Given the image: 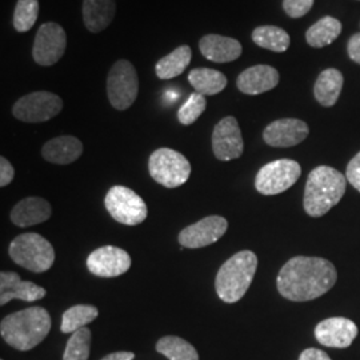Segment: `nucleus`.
Instances as JSON below:
<instances>
[{"label": "nucleus", "instance_id": "obj_8", "mask_svg": "<svg viewBox=\"0 0 360 360\" xmlns=\"http://www.w3.org/2000/svg\"><path fill=\"white\" fill-rule=\"evenodd\" d=\"M104 206L112 219L124 226H138L148 214L142 198L124 186H114L105 195Z\"/></svg>", "mask_w": 360, "mask_h": 360}, {"label": "nucleus", "instance_id": "obj_3", "mask_svg": "<svg viewBox=\"0 0 360 360\" xmlns=\"http://www.w3.org/2000/svg\"><path fill=\"white\" fill-rule=\"evenodd\" d=\"M347 188V178L338 169L319 166L309 172L303 206L312 218H321L336 206Z\"/></svg>", "mask_w": 360, "mask_h": 360}, {"label": "nucleus", "instance_id": "obj_19", "mask_svg": "<svg viewBox=\"0 0 360 360\" xmlns=\"http://www.w3.org/2000/svg\"><path fill=\"white\" fill-rule=\"evenodd\" d=\"M199 50L207 60L224 65L239 59L243 47L236 39L219 34H207L199 40Z\"/></svg>", "mask_w": 360, "mask_h": 360}, {"label": "nucleus", "instance_id": "obj_23", "mask_svg": "<svg viewBox=\"0 0 360 360\" xmlns=\"http://www.w3.org/2000/svg\"><path fill=\"white\" fill-rule=\"evenodd\" d=\"M345 84L343 74L336 68H327L314 84V95L323 107H333L338 102Z\"/></svg>", "mask_w": 360, "mask_h": 360}, {"label": "nucleus", "instance_id": "obj_33", "mask_svg": "<svg viewBox=\"0 0 360 360\" xmlns=\"http://www.w3.org/2000/svg\"><path fill=\"white\" fill-rule=\"evenodd\" d=\"M312 6L314 0H283L284 13L292 19H299L307 15Z\"/></svg>", "mask_w": 360, "mask_h": 360}, {"label": "nucleus", "instance_id": "obj_6", "mask_svg": "<svg viewBox=\"0 0 360 360\" xmlns=\"http://www.w3.org/2000/svg\"><path fill=\"white\" fill-rule=\"evenodd\" d=\"M148 171L151 178L166 188L183 186L191 175L188 159L178 151L162 147L155 150L148 159Z\"/></svg>", "mask_w": 360, "mask_h": 360}, {"label": "nucleus", "instance_id": "obj_31", "mask_svg": "<svg viewBox=\"0 0 360 360\" xmlns=\"http://www.w3.org/2000/svg\"><path fill=\"white\" fill-rule=\"evenodd\" d=\"M91 331L83 327L71 335L65 346L63 360H89L90 358Z\"/></svg>", "mask_w": 360, "mask_h": 360}, {"label": "nucleus", "instance_id": "obj_1", "mask_svg": "<svg viewBox=\"0 0 360 360\" xmlns=\"http://www.w3.org/2000/svg\"><path fill=\"white\" fill-rule=\"evenodd\" d=\"M334 264L323 257H295L279 271L276 287L291 302H309L328 292L336 283Z\"/></svg>", "mask_w": 360, "mask_h": 360}, {"label": "nucleus", "instance_id": "obj_16", "mask_svg": "<svg viewBox=\"0 0 360 360\" xmlns=\"http://www.w3.org/2000/svg\"><path fill=\"white\" fill-rule=\"evenodd\" d=\"M358 333V326L352 321L336 316L319 323L315 328V338L326 347L347 348L352 345Z\"/></svg>", "mask_w": 360, "mask_h": 360}, {"label": "nucleus", "instance_id": "obj_5", "mask_svg": "<svg viewBox=\"0 0 360 360\" xmlns=\"http://www.w3.org/2000/svg\"><path fill=\"white\" fill-rule=\"evenodd\" d=\"M13 262L31 272H46L55 262V250L51 243L35 232L16 236L8 247Z\"/></svg>", "mask_w": 360, "mask_h": 360}, {"label": "nucleus", "instance_id": "obj_37", "mask_svg": "<svg viewBox=\"0 0 360 360\" xmlns=\"http://www.w3.org/2000/svg\"><path fill=\"white\" fill-rule=\"evenodd\" d=\"M299 360H331V358L322 349L307 348L300 354Z\"/></svg>", "mask_w": 360, "mask_h": 360}, {"label": "nucleus", "instance_id": "obj_14", "mask_svg": "<svg viewBox=\"0 0 360 360\" xmlns=\"http://www.w3.org/2000/svg\"><path fill=\"white\" fill-rule=\"evenodd\" d=\"M87 267L95 276L116 278L129 270L131 257L127 251L119 247L104 245L91 252L87 257Z\"/></svg>", "mask_w": 360, "mask_h": 360}, {"label": "nucleus", "instance_id": "obj_29", "mask_svg": "<svg viewBox=\"0 0 360 360\" xmlns=\"http://www.w3.org/2000/svg\"><path fill=\"white\" fill-rule=\"evenodd\" d=\"M99 315V309L90 304H77L67 309L62 316L60 330L63 334H74L77 330L94 322Z\"/></svg>", "mask_w": 360, "mask_h": 360}, {"label": "nucleus", "instance_id": "obj_27", "mask_svg": "<svg viewBox=\"0 0 360 360\" xmlns=\"http://www.w3.org/2000/svg\"><path fill=\"white\" fill-rule=\"evenodd\" d=\"M252 41L272 52H285L290 49L291 38L281 27L259 26L252 31Z\"/></svg>", "mask_w": 360, "mask_h": 360}, {"label": "nucleus", "instance_id": "obj_7", "mask_svg": "<svg viewBox=\"0 0 360 360\" xmlns=\"http://www.w3.org/2000/svg\"><path fill=\"white\" fill-rule=\"evenodd\" d=\"M139 94V77L134 65L120 59L116 60L107 75V96L117 111H126L135 103Z\"/></svg>", "mask_w": 360, "mask_h": 360}, {"label": "nucleus", "instance_id": "obj_11", "mask_svg": "<svg viewBox=\"0 0 360 360\" xmlns=\"http://www.w3.org/2000/svg\"><path fill=\"white\" fill-rule=\"evenodd\" d=\"M67 50V34L63 27L47 22L39 27L32 47L34 62L41 67L56 65Z\"/></svg>", "mask_w": 360, "mask_h": 360}, {"label": "nucleus", "instance_id": "obj_9", "mask_svg": "<svg viewBox=\"0 0 360 360\" xmlns=\"http://www.w3.org/2000/svg\"><path fill=\"white\" fill-rule=\"evenodd\" d=\"M63 101L50 91H37L22 96L13 104V115L25 123H43L59 115Z\"/></svg>", "mask_w": 360, "mask_h": 360}, {"label": "nucleus", "instance_id": "obj_25", "mask_svg": "<svg viewBox=\"0 0 360 360\" xmlns=\"http://www.w3.org/2000/svg\"><path fill=\"white\" fill-rule=\"evenodd\" d=\"M188 82L193 90L205 96L218 95L227 87V77L218 70L200 67L193 68L188 74Z\"/></svg>", "mask_w": 360, "mask_h": 360}, {"label": "nucleus", "instance_id": "obj_30", "mask_svg": "<svg viewBox=\"0 0 360 360\" xmlns=\"http://www.w3.org/2000/svg\"><path fill=\"white\" fill-rule=\"evenodd\" d=\"M39 16V0H18L13 10V26L23 34L35 26Z\"/></svg>", "mask_w": 360, "mask_h": 360}, {"label": "nucleus", "instance_id": "obj_10", "mask_svg": "<svg viewBox=\"0 0 360 360\" xmlns=\"http://www.w3.org/2000/svg\"><path fill=\"white\" fill-rule=\"evenodd\" d=\"M300 175L302 167L295 160H274L259 169L255 178V188L262 195H278L291 188Z\"/></svg>", "mask_w": 360, "mask_h": 360}, {"label": "nucleus", "instance_id": "obj_18", "mask_svg": "<svg viewBox=\"0 0 360 360\" xmlns=\"http://www.w3.org/2000/svg\"><path fill=\"white\" fill-rule=\"evenodd\" d=\"M47 291L38 284L23 282L19 274L13 271L0 272V304L6 306L13 299L23 302H35L44 297Z\"/></svg>", "mask_w": 360, "mask_h": 360}, {"label": "nucleus", "instance_id": "obj_20", "mask_svg": "<svg viewBox=\"0 0 360 360\" xmlns=\"http://www.w3.org/2000/svg\"><path fill=\"white\" fill-rule=\"evenodd\" d=\"M82 154L83 143L71 135L53 138L46 143L41 148V156L44 158V160L59 166H65L77 162Z\"/></svg>", "mask_w": 360, "mask_h": 360}, {"label": "nucleus", "instance_id": "obj_15", "mask_svg": "<svg viewBox=\"0 0 360 360\" xmlns=\"http://www.w3.org/2000/svg\"><path fill=\"white\" fill-rule=\"evenodd\" d=\"M309 129L306 122L294 117L278 119L263 131V141L276 148H288L297 146L309 136Z\"/></svg>", "mask_w": 360, "mask_h": 360}, {"label": "nucleus", "instance_id": "obj_17", "mask_svg": "<svg viewBox=\"0 0 360 360\" xmlns=\"http://www.w3.org/2000/svg\"><path fill=\"white\" fill-rule=\"evenodd\" d=\"M281 80L276 68L269 65H257L248 67L239 74L236 79V87L245 95H260L274 90Z\"/></svg>", "mask_w": 360, "mask_h": 360}, {"label": "nucleus", "instance_id": "obj_35", "mask_svg": "<svg viewBox=\"0 0 360 360\" xmlns=\"http://www.w3.org/2000/svg\"><path fill=\"white\" fill-rule=\"evenodd\" d=\"M15 176V169H13V165L4 158H0V186L6 187L8 186L13 180Z\"/></svg>", "mask_w": 360, "mask_h": 360}, {"label": "nucleus", "instance_id": "obj_36", "mask_svg": "<svg viewBox=\"0 0 360 360\" xmlns=\"http://www.w3.org/2000/svg\"><path fill=\"white\" fill-rule=\"evenodd\" d=\"M347 52L349 59L360 65V32L352 35L348 40Z\"/></svg>", "mask_w": 360, "mask_h": 360}, {"label": "nucleus", "instance_id": "obj_38", "mask_svg": "<svg viewBox=\"0 0 360 360\" xmlns=\"http://www.w3.org/2000/svg\"><path fill=\"white\" fill-rule=\"evenodd\" d=\"M135 354L129 352V351H119V352H112L104 356L102 360H134Z\"/></svg>", "mask_w": 360, "mask_h": 360}, {"label": "nucleus", "instance_id": "obj_24", "mask_svg": "<svg viewBox=\"0 0 360 360\" xmlns=\"http://www.w3.org/2000/svg\"><path fill=\"white\" fill-rule=\"evenodd\" d=\"M193 50L187 44H181L174 51L169 52L166 56L158 60L155 65V74L162 80H169L178 77L187 70L191 63Z\"/></svg>", "mask_w": 360, "mask_h": 360}, {"label": "nucleus", "instance_id": "obj_13", "mask_svg": "<svg viewBox=\"0 0 360 360\" xmlns=\"http://www.w3.org/2000/svg\"><path fill=\"white\" fill-rule=\"evenodd\" d=\"M229 229L227 219L218 215L207 217L181 230L179 233L180 245L184 248H203L214 245L226 233Z\"/></svg>", "mask_w": 360, "mask_h": 360}, {"label": "nucleus", "instance_id": "obj_22", "mask_svg": "<svg viewBox=\"0 0 360 360\" xmlns=\"http://www.w3.org/2000/svg\"><path fill=\"white\" fill-rule=\"evenodd\" d=\"M82 15L87 31L99 34L115 19L116 0H83Z\"/></svg>", "mask_w": 360, "mask_h": 360}, {"label": "nucleus", "instance_id": "obj_32", "mask_svg": "<svg viewBox=\"0 0 360 360\" xmlns=\"http://www.w3.org/2000/svg\"><path fill=\"white\" fill-rule=\"evenodd\" d=\"M207 101L205 95L193 92L178 111V120L183 126H191L206 111Z\"/></svg>", "mask_w": 360, "mask_h": 360}, {"label": "nucleus", "instance_id": "obj_4", "mask_svg": "<svg viewBox=\"0 0 360 360\" xmlns=\"http://www.w3.org/2000/svg\"><path fill=\"white\" fill-rule=\"evenodd\" d=\"M257 269V257L252 251H240L232 255L219 269L215 288L224 303H236L245 295Z\"/></svg>", "mask_w": 360, "mask_h": 360}, {"label": "nucleus", "instance_id": "obj_21", "mask_svg": "<svg viewBox=\"0 0 360 360\" xmlns=\"http://www.w3.org/2000/svg\"><path fill=\"white\" fill-rule=\"evenodd\" d=\"M51 205L41 198L31 196L20 200L11 211V221L18 227H31L51 218Z\"/></svg>", "mask_w": 360, "mask_h": 360}, {"label": "nucleus", "instance_id": "obj_2", "mask_svg": "<svg viewBox=\"0 0 360 360\" xmlns=\"http://www.w3.org/2000/svg\"><path fill=\"white\" fill-rule=\"evenodd\" d=\"M51 330V316L43 307H30L7 315L0 324V334L8 346L30 351L40 345Z\"/></svg>", "mask_w": 360, "mask_h": 360}, {"label": "nucleus", "instance_id": "obj_12", "mask_svg": "<svg viewBox=\"0 0 360 360\" xmlns=\"http://www.w3.org/2000/svg\"><path fill=\"white\" fill-rule=\"evenodd\" d=\"M212 151L220 162H230L243 155L242 131L233 116L223 117L215 126L212 131Z\"/></svg>", "mask_w": 360, "mask_h": 360}, {"label": "nucleus", "instance_id": "obj_26", "mask_svg": "<svg viewBox=\"0 0 360 360\" xmlns=\"http://www.w3.org/2000/svg\"><path fill=\"white\" fill-rule=\"evenodd\" d=\"M342 32V23L333 16H326L309 27L306 40L311 47L322 49L330 46Z\"/></svg>", "mask_w": 360, "mask_h": 360}, {"label": "nucleus", "instance_id": "obj_28", "mask_svg": "<svg viewBox=\"0 0 360 360\" xmlns=\"http://www.w3.org/2000/svg\"><path fill=\"white\" fill-rule=\"evenodd\" d=\"M156 351L169 360H199L193 345L179 336H163L156 343Z\"/></svg>", "mask_w": 360, "mask_h": 360}, {"label": "nucleus", "instance_id": "obj_34", "mask_svg": "<svg viewBox=\"0 0 360 360\" xmlns=\"http://www.w3.org/2000/svg\"><path fill=\"white\" fill-rule=\"evenodd\" d=\"M346 178L348 183L360 193V153L355 155L348 163Z\"/></svg>", "mask_w": 360, "mask_h": 360}]
</instances>
